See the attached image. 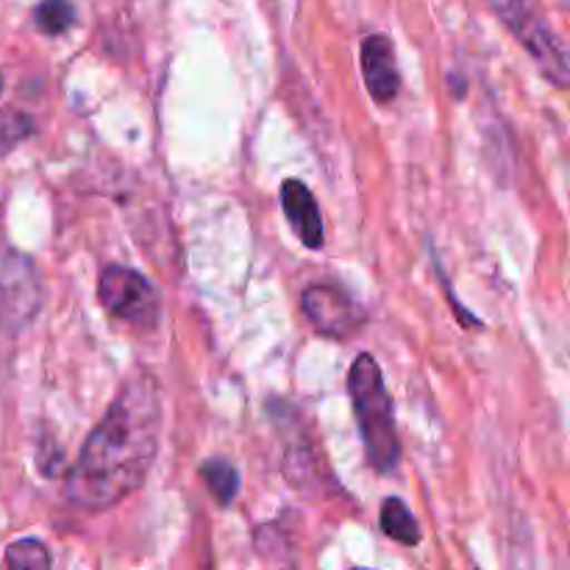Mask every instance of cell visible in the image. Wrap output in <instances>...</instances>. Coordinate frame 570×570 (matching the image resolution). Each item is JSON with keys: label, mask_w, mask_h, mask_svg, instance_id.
Masks as SVG:
<instances>
[{"label": "cell", "mask_w": 570, "mask_h": 570, "mask_svg": "<svg viewBox=\"0 0 570 570\" xmlns=\"http://www.w3.org/2000/svg\"><path fill=\"white\" fill-rule=\"evenodd\" d=\"M98 301L111 317L137 328H154L159 323V293L142 273L131 271V267H104L98 278Z\"/></svg>", "instance_id": "4"}, {"label": "cell", "mask_w": 570, "mask_h": 570, "mask_svg": "<svg viewBox=\"0 0 570 570\" xmlns=\"http://www.w3.org/2000/svg\"><path fill=\"white\" fill-rule=\"evenodd\" d=\"M348 393L367 462L376 473H393L401 462V443L393 421V401L384 387L376 356H356L348 371Z\"/></svg>", "instance_id": "2"}, {"label": "cell", "mask_w": 570, "mask_h": 570, "mask_svg": "<svg viewBox=\"0 0 570 570\" xmlns=\"http://www.w3.org/2000/svg\"><path fill=\"white\" fill-rule=\"evenodd\" d=\"M484 3L493 9V14L504 22L512 31V37L529 50L538 67L543 70V76L551 83H557L560 89L568 87V53L566 45L557 39V33L540 20V14L534 11V6L529 0H484Z\"/></svg>", "instance_id": "3"}, {"label": "cell", "mask_w": 570, "mask_h": 570, "mask_svg": "<svg viewBox=\"0 0 570 570\" xmlns=\"http://www.w3.org/2000/svg\"><path fill=\"white\" fill-rule=\"evenodd\" d=\"M161 438L159 384L139 371L120 387L92 429L65 482V495L81 510L100 512L142 488Z\"/></svg>", "instance_id": "1"}, {"label": "cell", "mask_w": 570, "mask_h": 570, "mask_svg": "<svg viewBox=\"0 0 570 570\" xmlns=\"http://www.w3.org/2000/svg\"><path fill=\"white\" fill-rule=\"evenodd\" d=\"M382 532L401 546H417L423 540L415 515L401 499H387L382 504Z\"/></svg>", "instance_id": "9"}, {"label": "cell", "mask_w": 570, "mask_h": 570, "mask_svg": "<svg viewBox=\"0 0 570 570\" xmlns=\"http://www.w3.org/2000/svg\"><path fill=\"white\" fill-rule=\"evenodd\" d=\"M200 479L206 482L209 493L215 495V501L220 507H228L234 501V495L239 493V473L232 462L226 460H209L200 468Z\"/></svg>", "instance_id": "10"}, {"label": "cell", "mask_w": 570, "mask_h": 570, "mask_svg": "<svg viewBox=\"0 0 570 570\" xmlns=\"http://www.w3.org/2000/svg\"><path fill=\"white\" fill-rule=\"evenodd\" d=\"M0 92H3V78H0Z\"/></svg>", "instance_id": "13"}, {"label": "cell", "mask_w": 570, "mask_h": 570, "mask_svg": "<svg viewBox=\"0 0 570 570\" xmlns=\"http://www.w3.org/2000/svg\"><path fill=\"white\" fill-rule=\"evenodd\" d=\"M362 76H365V87L376 104L384 106L399 98V61H395L393 42L384 33H373L362 42Z\"/></svg>", "instance_id": "7"}, {"label": "cell", "mask_w": 570, "mask_h": 570, "mask_svg": "<svg viewBox=\"0 0 570 570\" xmlns=\"http://www.w3.org/2000/svg\"><path fill=\"white\" fill-rule=\"evenodd\" d=\"M42 306V278L26 254H6L0 262V326L22 332Z\"/></svg>", "instance_id": "5"}, {"label": "cell", "mask_w": 570, "mask_h": 570, "mask_svg": "<svg viewBox=\"0 0 570 570\" xmlns=\"http://www.w3.org/2000/svg\"><path fill=\"white\" fill-rule=\"evenodd\" d=\"M282 206L295 237H298L306 248H321L323 220L321 209H317V200L315 195L309 193V187H306L304 181H298V178H287V181L282 184Z\"/></svg>", "instance_id": "8"}, {"label": "cell", "mask_w": 570, "mask_h": 570, "mask_svg": "<svg viewBox=\"0 0 570 570\" xmlns=\"http://www.w3.org/2000/svg\"><path fill=\"white\" fill-rule=\"evenodd\" d=\"M33 22L48 37H59L76 26V9H72L70 0H42L33 11Z\"/></svg>", "instance_id": "11"}, {"label": "cell", "mask_w": 570, "mask_h": 570, "mask_svg": "<svg viewBox=\"0 0 570 570\" xmlns=\"http://www.w3.org/2000/svg\"><path fill=\"white\" fill-rule=\"evenodd\" d=\"M301 309L326 337H348L360 326V312L337 284H309L301 295Z\"/></svg>", "instance_id": "6"}, {"label": "cell", "mask_w": 570, "mask_h": 570, "mask_svg": "<svg viewBox=\"0 0 570 570\" xmlns=\"http://www.w3.org/2000/svg\"><path fill=\"white\" fill-rule=\"evenodd\" d=\"M6 566L22 570H48L50 554L45 549V543H39V540H17V543H11L6 549Z\"/></svg>", "instance_id": "12"}]
</instances>
